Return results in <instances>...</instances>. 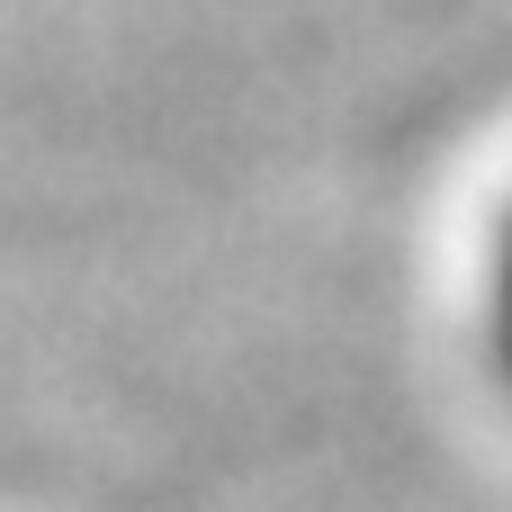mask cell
<instances>
[{"mask_svg":"<svg viewBox=\"0 0 512 512\" xmlns=\"http://www.w3.org/2000/svg\"><path fill=\"white\" fill-rule=\"evenodd\" d=\"M468 333L477 360L495 378V396L512 405V180L495 189L486 225H477V261H468Z\"/></svg>","mask_w":512,"mask_h":512,"instance_id":"1","label":"cell"}]
</instances>
